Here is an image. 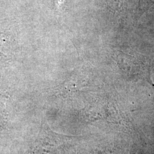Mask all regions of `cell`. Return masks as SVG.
I'll use <instances>...</instances> for the list:
<instances>
[{"mask_svg": "<svg viewBox=\"0 0 154 154\" xmlns=\"http://www.w3.org/2000/svg\"><path fill=\"white\" fill-rule=\"evenodd\" d=\"M141 6L143 7H148L154 4V0H140Z\"/></svg>", "mask_w": 154, "mask_h": 154, "instance_id": "1", "label": "cell"}]
</instances>
